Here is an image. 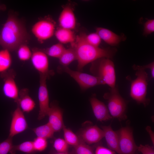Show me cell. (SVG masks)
Listing matches in <instances>:
<instances>
[{
	"label": "cell",
	"instance_id": "6da1fadb",
	"mask_svg": "<svg viewBox=\"0 0 154 154\" xmlns=\"http://www.w3.org/2000/svg\"><path fill=\"white\" fill-rule=\"evenodd\" d=\"M85 35L82 33L77 35L75 42L71 44L76 52L77 70L80 72L83 71L86 65L99 58L106 57L111 59L117 52L115 48H101L90 45L86 40Z\"/></svg>",
	"mask_w": 154,
	"mask_h": 154
},
{
	"label": "cell",
	"instance_id": "7a4b0ae2",
	"mask_svg": "<svg viewBox=\"0 0 154 154\" xmlns=\"http://www.w3.org/2000/svg\"><path fill=\"white\" fill-rule=\"evenodd\" d=\"M29 35L23 24L14 15H9L0 32V45L9 51L25 44Z\"/></svg>",
	"mask_w": 154,
	"mask_h": 154
},
{
	"label": "cell",
	"instance_id": "3957f363",
	"mask_svg": "<svg viewBox=\"0 0 154 154\" xmlns=\"http://www.w3.org/2000/svg\"><path fill=\"white\" fill-rule=\"evenodd\" d=\"M135 73L136 78L132 80L129 76L126 79L130 81V96L138 104L147 106L150 101L147 97V87L149 80L148 73L144 70H137Z\"/></svg>",
	"mask_w": 154,
	"mask_h": 154
},
{
	"label": "cell",
	"instance_id": "277c9868",
	"mask_svg": "<svg viewBox=\"0 0 154 154\" xmlns=\"http://www.w3.org/2000/svg\"><path fill=\"white\" fill-rule=\"evenodd\" d=\"M104 98L108 102V108L112 117L121 121L127 118L126 112L128 101L120 95L117 86L110 88L109 91L104 94Z\"/></svg>",
	"mask_w": 154,
	"mask_h": 154
},
{
	"label": "cell",
	"instance_id": "5b68a950",
	"mask_svg": "<svg viewBox=\"0 0 154 154\" xmlns=\"http://www.w3.org/2000/svg\"><path fill=\"white\" fill-rule=\"evenodd\" d=\"M90 70L93 75L101 78L110 88L116 86L115 65L111 59L104 57L94 61L92 62Z\"/></svg>",
	"mask_w": 154,
	"mask_h": 154
},
{
	"label": "cell",
	"instance_id": "8992f818",
	"mask_svg": "<svg viewBox=\"0 0 154 154\" xmlns=\"http://www.w3.org/2000/svg\"><path fill=\"white\" fill-rule=\"evenodd\" d=\"M58 70L69 75L76 82L82 90H85L97 85L105 84L104 81L100 78L81 72L72 70L68 66H62L58 68Z\"/></svg>",
	"mask_w": 154,
	"mask_h": 154
},
{
	"label": "cell",
	"instance_id": "52a82bcc",
	"mask_svg": "<svg viewBox=\"0 0 154 154\" xmlns=\"http://www.w3.org/2000/svg\"><path fill=\"white\" fill-rule=\"evenodd\" d=\"M127 124L116 131L119 147L122 154H136L138 146L134 139L132 129Z\"/></svg>",
	"mask_w": 154,
	"mask_h": 154
},
{
	"label": "cell",
	"instance_id": "ba28073f",
	"mask_svg": "<svg viewBox=\"0 0 154 154\" xmlns=\"http://www.w3.org/2000/svg\"><path fill=\"white\" fill-rule=\"evenodd\" d=\"M55 26V22L50 19H44L33 25L32 31L38 40L42 43L53 36Z\"/></svg>",
	"mask_w": 154,
	"mask_h": 154
},
{
	"label": "cell",
	"instance_id": "9c48e42d",
	"mask_svg": "<svg viewBox=\"0 0 154 154\" xmlns=\"http://www.w3.org/2000/svg\"><path fill=\"white\" fill-rule=\"evenodd\" d=\"M47 78L46 76L40 75V85L38 93L39 110L38 119L39 120L47 116L50 108L49 94L46 84V80Z\"/></svg>",
	"mask_w": 154,
	"mask_h": 154
},
{
	"label": "cell",
	"instance_id": "30bf717a",
	"mask_svg": "<svg viewBox=\"0 0 154 154\" xmlns=\"http://www.w3.org/2000/svg\"><path fill=\"white\" fill-rule=\"evenodd\" d=\"M32 64L40 75L46 76L48 78L53 72L49 69V62L46 54L42 51L35 50L31 58Z\"/></svg>",
	"mask_w": 154,
	"mask_h": 154
},
{
	"label": "cell",
	"instance_id": "8fae6325",
	"mask_svg": "<svg viewBox=\"0 0 154 154\" xmlns=\"http://www.w3.org/2000/svg\"><path fill=\"white\" fill-rule=\"evenodd\" d=\"M78 136L80 139L88 145L97 143L104 137L102 129L96 125H91L81 130Z\"/></svg>",
	"mask_w": 154,
	"mask_h": 154
},
{
	"label": "cell",
	"instance_id": "7c38bea8",
	"mask_svg": "<svg viewBox=\"0 0 154 154\" xmlns=\"http://www.w3.org/2000/svg\"><path fill=\"white\" fill-rule=\"evenodd\" d=\"M27 128V123L23 112L18 106L12 114L9 137L13 138Z\"/></svg>",
	"mask_w": 154,
	"mask_h": 154
},
{
	"label": "cell",
	"instance_id": "4fadbf2b",
	"mask_svg": "<svg viewBox=\"0 0 154 154\" xmlns=\"http://www.w3.org/2000/svg\"><path fill=\"white\" fill-rule=\"evenodd\" d=\"M11 72H4L2 74L4 83L3 90L4 95L17 102L19 97L18 87L14 79L15 76Z\"/></svg>",
	"mask_w": 154,
	"mask_h": 154
},
{
	"label": "cell",
	"instance_id": "5bb4252c",
	"mask_svg": "<svg viewBox=\"0 0 154 154\" xmlns=\"http://www.w3.org/2000/svg\"><path fill=\"white\" fill-rule=\"evenodd\" d=\"M92 110L96 119L100 121H106L112 119L108 107L102 102L98 99L96 95L93 94L90 99Z\"/></svg>",
	"mask_w": 154,
	"mask_h": 154
},
{
	"label": "cell",
	"instance_id": "9a60e30c",
	"mask_svg": "<svg viewBox=\"0 0 154 154\" xmlns=\"http://www.w3.org/2000/svg\"><path fill=\"white\" fill-rule=\"evenodd\" d=\"M47 116L48 123L54 132L59 131L64 126L63 118V112L61 108L54 104H50Z\"/></svg>",
	"mask_w": 154,
	"mask_h": 154
},
{
	"label": "cell",
	"instance_id": "2e32d148",
	"mask_svg": "<svg viewBox=\"0 0 154 154\" xmlns=\"http://www.w3.org/2000/svg\"><path fill=\"white\" fill-rule=\"evenodd\" d=\"M96 32L102 40L113 46L118 45L121 41L125 40L126 38L124 35H118L108 29L103 27L96 28Z\"/></svg>",
	"mask_w": 154,
	"mask_h": 154
},
{
	"label": "cell",
	"instance_id": "e0dca14e",
	"mask_svg": "<svg viewBox=\"0 0 154 154\" xmlns=\"http://www.w3.org/2000/svg\"><path fill=\"white\" fill-rule=\"evenodd\" d=\"M60 27L72 30L76 26V19L73 11L70 6L64 7L58 18Z\"/></svg>",
	"mask_w": 154,
	"mask_h": 154
},
{
	"label": "cell",
	"instance_id": "ac0fdd59",
	"mask_svg": "<svg viewBox=\"0 0 154 154\" xmlns=\"http://www.w3.org/2000/svg\"><path fill=\"white\" fill-rule=\"evenodd\" d=\"M102 128L109 149L118 154H122L119 147L118 137L116 131L113 129L111 125L102 126Z\"/></svg>",
	"mask_w": 154,
	"mask_h": 154
},
{
	"label": "cell",
	"instance_id": "d6986e66",
	"mask_svg": "<svg viewBox=\"0 0 154 154\" xmlns=\"http://www.w3.org/2000/svg\"><path fill=\"white\" fill-rule=\"evenodd\" d=\"M27 93V89L21 90L19 93V99L17 103L23 112L29 113L34 109L35 103Z\"/></svg>",
	"mask_w": 154,
	"mask_h": 154
},
{
	"label": "cell",
	"instance_id": "ffe728a7",
	"mask_svg": "<svg viewBox=\"0 0 154 154\" xmlns=\"http://www.w3.org/2000/svg\"><path fill=\"white\" fill-rule=\"evenodd\" d=\"M55 35L61 43H73L76 37L74 32L72 30L60 27L55 32Z\"/></svg>",
	"mask_w": 154,
	"mask_h": 154
},
{
	"label": "cell",
	"instance_id": "44dd1931",
	"mask_svg": "<svg viewBox=\"0 0 154 154\" xmlns=\"http://www.w3.org/2000/svg\"><path fill=\"white\" fill-rule=\"evenodd\" d=\"M59 59L60 64L63 66H68L72 62L77 60L76 52L74 48L71 46L66 49Z\"/></svg>",
	"mask_w": 154,
	"mask_h": 154
},
{
	"label": "cell",
	"instance_id": "7402d4cb",
	"mask_svg": "<svg viewBox=\"0 0 154 154\" xmlns=\"http://www.w3.org/2000/svg\"><path fill=\"white\" fill-rule=\"evenodd\" d=\"M32 129L37 137L46 139L52 138L55 132L48 123Z\"/></svg>",
	"mask_w": 154,
	"mask_h": 154
},
{
	"label": "cell",
	"instance_id": "603a6c76",
	"mask_svg": "<svg viewBox=\"0 0 154 154\" xmlns=\"http://www.w3.org/2000/svg\"><path fill=\"white\" fill-rule=\"evenodd\" d=\"M17 151H19L26 154H34L35 152L34 150L33 141H27L21 144L13 145L10 153L11 154H15Z\"/></svg>",
	"mask_w": 154,
	"mask_h": 154
},
{
	"label": "cell",
	"instance_id": "cb8c5ba5",
	"mask_svg": "<svg viewBox=\"0 0 154 154\" xmlns=\"http://www.w3.org/2000/svg\"><path fill=\"white\" fill-rule=\"evenodd\" d=\"M62 129L64 139L69 145L74 147L78 145L82 141L78 135L65 126Z\"/></svg>",
	"mask_w": 154,
	"mask_h": 154
},
{
	"label": "cell",
	"instance_id": "d4e9b609",
	"mask_svg": "<svg viewBox=\"0 0 154 154\" xmlns=\"http://www.w3.org/2000/svg\"><path fill=\"white\" fill-rule=\"evenodd\" d=\"M11 58L9 51L5 49L0 51V72H3L10 66Z\"/></svg>",
	"mask_w": 154,
	"mask_h": 154
},
{
	"label": "cell",
	"instance_id": "484cf974",
	"mask_svg": "<svg viewBox=\"0 0 154 154\" xmlns=\"http://www.w3.org/2000/svg\"><path fill=\"white\" fill-rule=\"evenodd\" d=\"M66 49L62 44L58 43L52 46L44 52L50 56L59 58Z\"/></svg>",
	"mask_w": 154,
	"mask_h": 154
},
{
	"label": "cell",
	"instance_id": "4316f807",
	"mask_svg": "<svg viewBox=\"0 0 154 154\" xmlns=\"http://www.w3.org/2000/svg\"><path fill=\"white\" fill-rule=\"evenodd\" d=\"M17 50L18 56L21 60L26 61L31 58L32 53L29 47L25 44L20 45Z\"/></svg>",
	"mask_w": 154,
	"mask_h": 154
},
{
	"label": "cell",
	"instance_id": "83f0119b",
	"mask_svg": "<svg viewBox=\"0 0 154 154\" xmlns=\"http://www.w3.org/2000/svg\"><path fill=\"white\" fill-rule=\"evenodd\" d=\"M74 147V154H95L93 148L83 141Z\"/></svg>",
	"mask_w": 154,
	"mask_h": 154
},
{
	"label": "cell",
	"instance_id": "f1b7e54d",
	"mask_svg": "<svg viewBox=\"0 0 154 154\" xmlns=\"http://www.w3.org/2000/svg\"><path fill=\"white\" fill-rule=\"evenodd\" d=\"M69 145L64 139L61 138L56 139L53 144V147L56 152L59 153L68 152Z\"/></svg>",
	"mask_w": 154,
	"mask_h": 154
},
{
	"label": "cell",
	"instance_id": "f546056e",
	"mask_svg": "<svg viewBox=\"0 0 154 154\" xmlns=\"http://www.w3.org/2000/svg\"><path fill=\"white\" fill-rule=\"evenodd\" d=\"M33 141L34 149L35 152H42L47 148L48 142L47 139L37 137L35 138Z\"/></svg>",
	"mask_w": 154,
	"mask_h": 154
},
{
	"label": "cell",
	"instance_id": "4dcf8cb0",
	"mask_svg": "<svg viewBox=\"0 0 154 154\" xmlns=\"http://www.w3.org/2000/svg\"><path fill=\"white\" fill-rule=\"evenodd\" d=\"M85 37L89 44L95 47H99L101 42L102 39L96 32L88 35L85 34Z\"/></svg>",
	"mask_w": 154,
	"mask_h": 154
},
{
	"label": "cell",
	"instance_id": "1f68e13d",
	"mask_svg": "<svg viewBox=\"0 0 154 154\" xmlns=\"http://www.w3.org/2000/svg\"><path fill=\"white\" fill-rule=\"evenodd\" d=\"M13 146L12 137H9L0 143V154H7L10 152Z\"/></svg>",
	"mask_w": 154,
	"mask_h": 154
},
{
	"label": "cell",
	"instance_id": "d6a6232c",
	"mask_svg": "<svg viewBox=\"0 0 154 154\" xmlns=\"http://www.w3.org/2000/svg\"><path fill=\"white\" fill-rule=\"evenodd\" d=\"M143 34L146 36L154 32V20L148 19L144 24Z\"/></svg>",
	"mask_w": 154,
	"mask_h": 154
},
{
	"label": "cell",
	"instance_id": "836d02e7",
	"mask_svg": "<svg viewBox=\"0 0 154 154\" xmlns=\"http://www.w3.org/2000/svg\"><path fill=\"white\" fill-rule=\"evenodd\" d=\"M133 69L135 70H145L146 69H149L150 70L151 77L149 79V80L151 79L154 78V62H151L143 66H139L135 64L133 65L132 67Z\"/></svg>",
	"mask_w": 154,
	"mask_h": 154
},
{
	"label": "cell",
	"instance_id": "e575fe53",
	"mask_svg": "<svg viewBox=\"0 0 154 154\" xmlns=\"http://www.w3.org/2000/svg\"><path fill=\"white\" fill-rule=\"evenodd\" d=\"M138 151L142 154H154L153 147L148 144L145 145L140 144L138 146Z\"/></svg>",
	"mask_w": 154,
	"mask_h": 154
},
{
	"label": "cell",
	"instance_id": "d590c367",
	"mask_svg": "<svg viewBox=\"0 0 154 154\" xmlns=\"http://www.w3.org/2000/svg\"><path fill=\"white\" fill-rule=\"evenodd\" d=\"M115 153L109 148L99 145L96 147L95 154H115Z\"/></svg>",
	"mask_w": 154,
	"mask_h": 154
},
{
	"label": "cell",
	"instance_id": "8d00e7d4",
	"mask_svg": "<svg viewBox=\"0 0 154 154\" xmlns=\"http://www.w3.org/2000/svg\"><path fill=\"white\" fill-rule=\"evenodd\" d=\"M146 130L148 133L150 137L151 141L154 145V134L152 131L151 127L149 126H147L146 128Z\"/></svg>",
	"mask_w": 154,
	"mask_h": 154
},
{
	"label": "cell",
	"instance_id": "74e56055",
	"mask_svg": "<svg viewBox=\"0 0 154 154\" xmlns=\"http://www.w3.org/2000/svg\"><path fill=\"white\" fill-rule=\"evenodd\" d=\"M6 9L5 5H0V10H5Z\"/></svg>",
	"mask_w": 154,
	"mask_h": 154
},
{
	"label": "cell",
	"instance_id": "f35d334b",
	"mask_svg": "<svg viewBox=\"0 0 154 154\" xmlns=\"http://www.w3.org/2000/svg\"><path fill=\"white\" fill-rule=\"evenodd\" d=\"M53 154H71L68 153V152H66V153H59V152H56V153H54Z\"/></svg>",
	"mask_w": 154,
	"mask_h": 154
}]
</instances>
